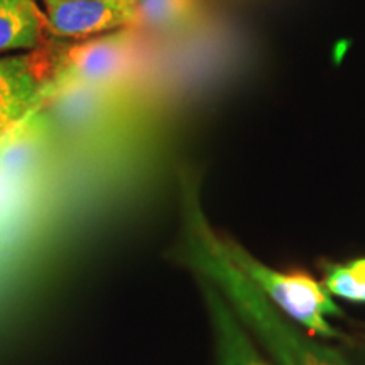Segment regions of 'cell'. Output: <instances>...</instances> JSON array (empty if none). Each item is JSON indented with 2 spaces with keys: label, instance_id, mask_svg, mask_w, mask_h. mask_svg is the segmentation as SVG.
Returning <instances> with one entry per match:
<instances>
[{
  "label": "cell",
  "instance_id": "6da1fadb",
  "mask_svg": "<svg viewBox=\"0 0 365 365\" xmlns=\"http://www.w3.org/2000/svg\"><path fill=\"white\" fill-rule=\"evenodd\" d=\"M181 207L185 222L182 259L203 281L220 291L277 365H349L339 352L307 339L293 325V319L274 307L223 254L218 242L220 234L208 223L190 181L182 185Z\"/></svg>",
  "mask_w": 365,
  "mask_h": 365
},
{
  "label": "cell",
  "instance_id": "7a4b0ae2",
  "mask_svg": "<svg viewBox=\"0 0 365 365\" xmlns=\"http://www.w3.org/2000/svg\"><path fill=\"white\" fill-rule=\"evenodd\" d=\"M218 242L234 266L287 318L325 339L340 336L328 317H336L341 312L319 282L308 274H284L267 267L225 235H218Z\"/></svg>",
  "mask_w": 365,
  "mask_h": 365
},
{
  "label": "cell",
  "instance_id": "3957f363",
  "mask_svg": "<svg viewBox=\"0 0 365 365\" xmlns=\"http://www.w3.org/2000/svg\"><path fill=\"white\" fill-rule=\"evenodd\" d=\"M51 54V75L46 98L86 86L107 85L120 78L134 59L130 29L80 39Z\"/></svg>",
  "mask_w": 365,
  "mask_h": 365
},
{
  "label": "cell",
  "instance_id": "277c9868",
  "mask_svg": "<svg viewBox=\"0 0 365 365\" xmlns=\"http://www.w3.org/2000/svg\"><path fill=\"white\" fill-rule=\"evenodd\" d=\"M51 75L48 49L0 56V140L46 100Z\"/></svg>",
  "mask_w": 365,
  "mask_h": 365
},
{
  "label": "cell",
  "instance_id": "5b68a950",
  "mask_svg": "<svg viewBox=\"0 0 365 365\" xmlns=\"http://www.w3.org/2000/svg\"><path fill=\"white\" fill-rule=\"evenodd\" d=\"M48 33L59 39H88L139 26L130 0H58L43 4Z\"/></svg>",
  "mask_w": 365,
  "mask_h": 365
},
{
  "label": "cell",
  "instance_id": "8992f818",
  "mask_svg": "<svg viewBox=\"0 0 365 365\" xmlns=\"http://www.w3.org/2000/svg\"><path fill=\"white\" fill-rule=\"evenodd\" d=\"M202 284L215 336L218 365H272L259 352L249 330L220 291L208 281L202 279Z\"/></svg>",
  "mask_w": 365,
  "mask_h": 365
},
{
  "label": "cell",
  "instance_id": "52a82bcc",
  "mask_svg": "<svg viewBox=\"0 0 365 365\" xmlns=\"http://www.w3.org/2000/svg\"><path fill=\"white\" fill-rule=\"evenodd\" d=\"M48 36L38 0H0V56L44 48Z\"/></svg>",
  "mask_w": 365,
  "mask_h": 365
},
{
  "label": "cell",
  "instance_id": "ba28073f",
  "mask_svg": "<svg viewBox=\"0 0 365 365\" xmlns=\"http://www.w3.org/2000/svg\"><path fill=\"white\" fill-rule=\"evenodd\" d=\"M195 12V0H137L139 26L158 29L185 24Z\"/></svg>",
  "mask_w": 365,
  "mask_h": 365
},
{
  "label": "cell",
  "instance_id": "9c48e42d",
  "mask_svg": "<svg viewBox=\"0 0 365 365\" xmlns=\"http://www.w3.org/2000/svg\"><path fill=\"white\" fill-rule=\"evenodd\" d=\"M325 289L333 296L352 303H365V257L331 267Z\"/></svg>",
  "mask_w": 365,
  "mask_h": 365
},
{
  "label": "cell",
  "instance_id": "30bf717a",
  "mask_svg": "<svg viewBox=\"0 0 365 365\" xmlns=\"http://www.w3.org/2000/svg\"><path fill=\"white\" fill-rule=\"evenodd\" d=\"M43 4H48V2H58V0H41Z\"/></svg>",
  "mask_w": 365,
  "mask_h": 365
},
{
  "label": "cell",
  "instance_id": "8fae6325",
  "mask_svg": "<svg viewBox=\"0 0 365 365\" xmlns=\"http://www.w3.org/2000/svg\"><path fill=\"white\" fill-rule=\"evenodd\" d=\"M130 2H137V0H130Z\"/></svg>",
  "mask_w": 365,
  "mask_h": 365
}]
</instances>
